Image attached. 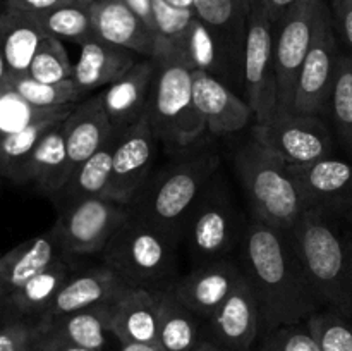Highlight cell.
Masks as SVG:
<instances>
[{"instance_id":"6da1fadb","label":"cell","mask_w":352,"mask_h":351,"mask_svg":"<svg viewBox=\"0 0 352 351\" xmlns=\"http://www.w3.org/2000/svg\"><path fill=\"white\" fill-rule=\"evenodd\" d=\"M243 270L256 292L261 312V336L301 323L322 310L289 233L251 219L241 236Z\"/></svg>"},{"instance_id":"7a4b0ae2","label":"cell","mask_w":352,"mask_h":351,"mask_svg":"<svg viewBox=\"0 0 352 351\" xmlns=\"http://www.w3.org/2000/svg\"><path fill=\"white\" fill-rule=\"evenodd\" d=\"M340 217L308 209L289 236L322 306L352 319V227Z\"/></svg>"},{"instance_id":"3957f363","label":"cell","mask_w":352,"mask_h":351,"mask_svg":"<svg viewBox=\"0 0 352 351\" xmlns=\"http://www.w3.org/2000/svg\"><path fill=\"white\" fill-rule=\"evenodd\" d=\"M219 165V153L210 148L172 160L151 181L148 179L131 202V213L181 240L189 213L217 176Z\"/></svg>"},{"instance_id":"277c9868","label":"cell","mask_w":352,"mask_h":351,"mask_svg":"<svg viewBox=\"0 0 352 351\" xmlns=\"http://www.w3.org/2000/svg\"><path fill=\"white\" fill-rule=\"evenodd\" d=\"M153 95L148 119L158 141L170 150H186L206 133V124L192 96V67L177 45L158 36Z\"/></svg>"},{"instance_id":"5b68a950","label":"cell","mask_w":352,"mask_h":351,"mask_svg":"<svg viewBox=\"0 0 352 351\" xmlns=\"http://www.w3.org/2000/svg\"><path fill=\"white\" fill-rule=\"evenodd\" d=\"M234 167L253 219L289 233L306 212L289 165L251 138L237 148Z\"/></svg>"},{"instance_id":"8992f818","label":"cell","mask_w":352,"mask_h":351,"mask_svg":"<svg viewBox=\"0 0 352 351\" xmlns=\"http://www.w3.org/2000/svg\"><path fill=\"white\" fill-rule=\"evenodd\" d=\"M177 243L131 213L103 248L102 258L131 288L167 291L177 282Z\"/></svg>"},{"instance_id":"52a82bcc","label":"cell","mask_w":352,"mask_h":351,"mask_svg":"<svg viewBox=\"0 0 352 351\" xmlns=\"http://www.w3.org/2000/svg\"><path fill=\"white\" fill-rule=\"evenodd\" d=\"M57 209L58 217L52 233L69 257L102 253L113 234L131 217L129 206L105 196L78 200Z\"/></svg>"},{"instance_id":"ba28073f","label":"cell","mask_w":352,"mask_h":351,"mask_svg":"<svg viewBox=\"0 0 352 351\" xmlns=\"http://www.w3.org/2000/svg\"><path fill=\"white\" fill-rule=\"evenodd\" d=\"M243 233L236 205L226 184L215 176L186 222L184 234L189 251L198 265L226 258Z\"/></svg>"},{"instance_id":"9c48e42d","label":"cell","mask_w":352,"mask_h":351,"mask_svg":"<svg viewBox=\"0 0 352 351\" xmlns=\"http://www.w3.org/2000/svg\"><path fill=\"white\" fill-rule=\"evenodd\" d=\"M327 6L323 0H298L274 24V61L278 110L292 112L296 83Z\"/></svg>"},{"instance_id":"30bf717a","label":"cell","mask_w":352,"mask_h":351,"mask_svg":"<svg viewBox=\"0 0 352 351\" xmlns=\"http://www.w3.org/2000/svg\"><path fill=\"white\" fill-rule=\"evenodd\" d=\"M274 40V23L256 0H250L244 43V93L256 124L268 120L278 110Z\"/></svg>"},{"instance_id":"8fae6325","label":"cell","mask_w":352,"mask_h":351,"mask_svg":"<svg viewBox=\"0 0 352 351\" xmlns=\"http://www.w3.org/2000/svg\"><path fill=\"white\" fill-rule=\"evenodd\" d=\"M253 138L287 165H306L332 157L333 138L322 117L277 110L253 127Z\"/></svg>"},{"instance_id":"7c38bea8","label":"cell","mask_w":352,"mask_h":351,"mask_svg":"<svg viewBox=\"0 0 352 351\" xmlns=\"http://www.w3.org/2000/svg\"><path fill=\"white\" fill-rule=\"evenodd\" d=\"M339 57V43L327 7L320 17L311 48L299 71L292 112L318 117L329 112Z\"/></svg>"},{"instance_id":"4fadbf2b","label":"cell","mask_w":352,"mask_h":351,"mask_svg":"<svg viewBox=\"0 0 352 351\" xmlns=\"http://www.w3.org/2000/svg\"><path fill=\"white\" fill-rule=\"evenodd\" d=\"M157 148L158 138L155 136L148 116L140 123L119 131L113 148L112 181L107 198L129 206L150 179L157 158Z\"/></svg>"},{"instance_id":"5bb4252c","label":"cell","mask_w":352,"mask_h":351,"mask_svg":"<svg viewBox=\"0 0 352 351\" xmlns=\"http://www.w3.org/2000/svg\"><path fill=\"white\" fill-rule=\"evenodd\" d=\"M306 210L315 209L336 215L352 212V164L327 157L306 165H289Z\"/></svg>"},{"instance_id":"9a60e30c","label":"cell","mask_w":352,"mask_h":351,"mask_svg":"<svg viewBox=\"0 0 352 351\" xmlns=\"http://www.w3.org/2000/svg\"><path fill=\"white\" fill-rule=\"evenodd\" d=\"M243 275L241 265L229 258H219L196 265V268L172 286L170 291L196 317L210 319Z\"/></svg>"},{"instance_id":"2e32d148","label":"cell","mask_w":352,"mask_h":351,"mask_svg":"<svg viewBox=\"0 0 352 351\" xmlns=\"http://www.w3.org/2000/svg\"><path fill=\"white\" fill-rule=\"evenodd\" d=\"M208 320L213 339L220 346L229 351L251 350L258 336H261V312L256 292L246 274Z\"/></svg>"},{"instance_id":"e0dca14e","label":"cell","mask_w":352,"mask_h":351,"mask_svg":"<svg viewBox=\"0 0 352 351\" xmlns=\"http://www.w3.org/2000/svg\"><path fill=\"white\" fill-rule=\"evenodd\" d=\"M131 286L116 274L109 265H98L79 274H72L50 303L38 322L48 323L55 319L81 312L98 305H112Z\"/></svg>"},{"instance_id":"ac0fdd59","label":"cell","mask_w":352,"mask_h":351,"mask_svg":"<svg viewBox=\"0 0 352 351\" xmlns=\"http://www.w3.org/2000/svg\"><path fill=\"white\" fill-rule=\"evenodd\" d=\"M192 96L206 124V133L229 136L244 129L254 114L250 103L215 76L192 69Z\"/></svg>"},{"instance_id":"d6986e66","label":"cell","mask_w":352,"mask_h":351,"mask_svg":"<svg viewBox=\"0 0 352 351\" xmlns=\"http://www.w3.org/2000/svg\"><path fill=\"white\" fill-rule=\"evenodd\" d=\"M155 78L157 62L144 57L140 58L119 81L103 89V107L116 131L126 129L148 116Z\"/></svg>"},{"instance_id":"ffe728a7","label":"cell","mask_w":352,"mask_h":351,"mask_svg":"<svg viewBox=\"0 0 352 351\" xmlns=\"http://www.w3.org/2000/svg\"><path fill=\"white\" fill-rule=\"evenodd\" d=\"M69 158V178L86 158L98 151L117 133L103 107L102 93L89 95L76 103L72 112L62 123Z\"/></svg>"},{"instance_id":"44dd1931","label":"cell","mask_w":352,"mask_h":351,"mask_svg":"<svg viewBox=\"0 0 352 351\" xmlns=\"http://www.w3.org/2000/svg\"><path fill=\"white\" fill-rule=\"evenodd\" d=\"M95 36L127 48L143 57H153L158 38L124 0H96L89 6Z\"/></svg>"},{"instance_id":"7402d4cb","label":"cell","mask_w":352,"mask_h":351,"mask_svg":"<svg viewBox=\"0 0 352 351\" xmlns=\"http://www.w3.org/2000/svg\"><path fill=\"white\" fill-rule=\"evenodd\" d=\"M138 61L140 55L134 52L93 36L81 43V54L74 64L72 81L89 95L96 88L119 81Z\"/></svg>"},{"instance_id":"603a6c76","label":"cell","mask_w":352,"mask_h":351,"mask_svg":"<svg viewBox=\"0 0 352 351\" xmlns=\"http://www.w3.org/2000/svg\"><path fill=\"white\" fill-rule=\"evenodd\" d=\"M158 292L129 288L110 306V332L120 344L158 343Z\"/></svg>"},{"instance_id":"cb8c5ba5","label":"cell","mask_w":352,"mask_h":351,"mask_svg":"<svg viewBox=\"0 0 352 351\" xmlns=\"http://www.w3.org/2000/svg\"><path fill=\"white\" fill-rule=\"evenodd\" d=\"M65 255L50 231L23 241L0 257V299L23 288L30 279Z\"/></svg>"},{"instance_id":"d4e9b609","label":"cell","mask_w":352,"mask_h":351,"mask_svg":"<svg viewBox=\"0 0 352 351\" xmlns=\"http://www.w3.org/2000/svg\"><path fill=\"white\" fill-rule=\"evenodd\" d=\"M172 43L177 45L186 61L196 71L215 76L227 86L230 83H243L244 86L243 67L234 61L229 50L198 17H195L188 30L181 34V38Z\"/></svg>"},{"instance_id":"484cf974","label":"cell","mask_w":352,"mask_h":351,"mask_svg":"<svg viewBox=\"0 0 352 351\" xmlns=\"http://www.w3.org/2000/svg\"><path fill=\"white\" fill-rule=\"evenodd\" d=\"M62 123L50 127L38 141L21 176V184H31L50 200L64 188L69 179V158Z\"/></svg>"},{"instance_id":"4316f807","label":"cell","mask_w":352,"mask_h":351,"mask_svg":"<svg viewBox=\"0 0 352 351\" xmlns=\"http://www.w3.org/2000/svg\"><path fill=\"white\" fill-rule=\"evenodd\" d=\"M110 306L98 305L81 312L55 319L48 323H40L41 336L45 341L67 343L88 348L95 351H105L110 332Z\"/></svg>"},{"instance_id":"83f0119b","label":"cell","mask_w":352,"mask_h":351,"mask_svg":"<svg viewBox=\"0 0 352 351\" xmlns=\"http://www.w3.org/2000/svg\"><path fill=\"white\" fill-rule=\"evenodd\" d=\"M192 10L244 71L250 0H195Z\"/></svg>"},{"instance_id":"f1b7e54d","label":"cell","mask_w":352,"mask_h":351,"mask_svg":"<svg viewBox=\"0 0 352 351\" xmlns=\"http://www.w3.org/2000/svg\"><path fill=\"white\" fill-rule=\"evenodd\" d=\"M47 33L31 14L7 9L0 12V48L6 57L10 78L30 71L34 54Z\"/></svg>"},{"instance_id":"f546056e","label":"cell","mask_w":352,"mask_h":351,"mask_svg":"<svg viewBox=\"0 0 352 351\" xmlns=\"http://www.w3.org/2000/svg\"><path fill=\"white\" fill-rule=\"evenodd\" d=\"M117 134H119V131L98 151H95L91 157L86 158L81 165L76 167L64 188L52 198L55 205L62 206L78 202V200L95 198V196H105L107 198L110 181H112V160Z\"/></svg>"},{"instance_id":"4dcf8cb0","label":"cell","mask_w":352,"mask_h":351,"mask_svg":"<svg viewBox=\"0 0 352 351\" xmlns=\"http://www.w3.org/2000/svg\"><path fill=\"white\" fill-rule=\"evenodd\" d=\"M71 258L72 257H69V255H62L54 264L48 265L45 270H41L40 274L30 279L23 288L17 289L16 292L9 295L7 298L0 299V301H6L7 305L16 308L23 317L38 320L47 312V308L54 301L62 286L74 274Z\"/></svg>"},{"instance_id":"1f68e13d","label":"cell","mask_w":352,"mask_h":351,"mask_svg":"<svg viewBox=\"0 0 352 351\" xmlns=\"http://www.w3.org/2000/svg\"><path fill=\"white\" fill-rule=\"evenodd\" d=\"M76 105H69L52 116L43 117L16 133L0 134V176L21 184L23 169L30 158L31 151L38 145V141L45 136L50 127L62 123Z\"/></svg>"},{"instance_id":"d6a6232c","label":"cell","mask_w":352,"mask_h":351,"mask_svg":"<svg viewBox=\"0 0 352 351\" xmlns=\"http://www.w3.org/2000/svg\"><path fill=\"white\" fill-rule=\"evenodd\" d=\"M198 343L195 313L170 289L158 292V344L165 351H192Z\"/></svg>"},{"instance_id":"836d02e7","label":"cell","mask_w":352,"mask_h":351,"mask_svg":"<svg viewBox=\"0 0 352 351\" xmlns=\"http://www.w3.org/2000/svg\"><path fill=\"white\" fill-rule=\"evenodd\" d=\"M16 95H19L24 102L38 109H55V107L74 105L88 98L82 89L76 86L72 79L62 83H41L33 79L31 76H17L10 78L7 83Z\"/></svg>"},{"instance_id":"e575fe53","label":"cell","mask_w":352,"mask_h":351,"mask_svg":"<svg viewBox=\"0 0 352 351\" xmlns=\"http://www.w3.org/2000/svg\"><path fill=\"white\" fill-rule=\"evenodd\" d=\"M31 16L36 19L45 33L58 40L76 41L81 45L82 41L95 36L89 7L81 6V3H65V6L45 10V12L31 14Z\"/></svg>"},{"instance_id":"d590c367","label":"cell","mask_w":352,"mask_h":351,"mask_svg":"<svg viewBox=\"0 0 352 351\" xmlns=\"http://www.w3.org/2000/svg\"><path fill=\"white\" fill-rule=\"evenodd\" d=\"M329 112L337 136L352 158V55L340 54Z\"/></svg>"},{"instance_id":"8d00e7d4","label":"cell","mask_w":352,"mask_h":351,"mask_svg":"<svg viewBox=\"0 0 352 351\" xmlns=\"http://www.w3.org/2000/svg\"><path fill=\"white\" fill-rule=\"evenodd\" d=\"M320 351H352V322L336 310H318L305 320Z\"/></svg>"},{"instance_id":"74e56055","label":"cell","mask_w":352,"mask_h":351,"mask_svg":"<svg viewBox=\"0 0 352 351\" xmlns=\"http://www.w3.org/2000/svg\"><path fill=\"white\" fill-rule=\"evenodd\" d=\"M74 64L69 58L62 40L47 34L34 54L28 76L41 83H62L72 79Z\"/></svg>"},{"instance_id":"f35d334b","label":"cell","mask_w":352,"mask_h":351,"mask_svg":"<svg viewBox=\"0 0 352 351\" xmlns=\"http://www.w3.org/2000/svg\"><path fill=\"white\" fill-rule=\"evenodd\" d=\"M76 105V103H74ZM69 107V105H65ZM65 107H55V109H38L24 102L19 95L12 92L9 86H6L0 95V134L16 133L43 117L52 116Z\"/></svg>"},{"instance_id":"ab89813d","label":"cell","mask_w":352,"mask_h":351,"mask_svg":"<svg viewBox=\"0 0 352 351\" xmlns=\"http://www.w3.org/2000/svg\"><path fill=\"white\" fill-rule=\"evenodd\" d=\"M41 327L36 319L21 317L0 330V351H40Z\"/></svg>"},{"instance_id":"60d3db41","label":"cell","mask_w":352,"mask_h":351,"mask_svg":"<svg viewBox=\"0 0 352 351\" xmlns=\"http://www.w3.org/2000/svg\"><path fill=\"white\" fill-rule=\"evenodd\" d=\"M260 351H320L305 322L278 327L263 336Z\"/></svg>"},{"instance_id":"b9f144b4","label":"cell","mask_w":352,"mask_h":351,"mask_svg":"<svg viewBox=\"0 0 352 351\" xmlns=\"http://www.w3.org/2000/svg\"><path fill=\"white\" fill-rule=\"evenodd\" d=\"M153 17L157 36L175 41L188 30L196 14L192 9H181L165 0H153Z\"/></svg>"},{"instance_id":"7bdbcfd3","label":"cell","mask_w":352,"mask_h":351,"mask_svg":"<svg viewBox=\"0 0 352 351\" xmlns=\"http://www.w3.org/2000/svg\"><path fill=\"white\" fill-rule=\"evenodd\" d=\"M74 3V0H6L7 9L19 10L26 14H40L45 10L55 9V7Z\"/></svg>"},{"instance_id":"ee69618b","label":"cell","mask_w":352,"mask_h":351,"mask_svg":"<svg viewBox=\"0 0 352 351\" xmlns=\"http://www.w3.org/2000/svg\"><path fill=\"white\" fill-rule=\"evenodd\" d=\"M124 2H126L127 7L143 21L144 26L157 36V28H155L153 17V0H124Z\"/></svg>"},{"instance_id":"f6af8a7d","label":"cell","mask_w":352,"mask_h":351,"mask_svg":"<svg viewBox=\"0 0 352 351\" xmlns=\"http://www.w3.org/2000/svg\"><path fill=\"white\" fill-rule=\"evenodd\" d=\"M258 6L267 12V16L270 17L272 23H278L282 16L294 6L298 0H256Z\"/></svg>"},{"instance_id":"bcb514c9","label":"cell","mask_w":352,"mask_h":351,"mask_svg":"<svg viewBox=\"0 0 352 351\" xmlns=\"http://www.w3.org/2000/svg\"><path fill=\"white\" fill-rule=\"evenodd\" d=\"M336 19L340 28V33H342L344 40H346L347 47H349L352 52V3H349L344 10H340L339 14H336Z\"/></svg>"},{"instance_id":"7dc6e473","label":"cell","mask_w":352,"mask_h":351,"mask_svg":"<svg viewBox=\"0 0 352 351\" xmlns=\"http://www.w3.org/2000/svg\"><path fill=\"white\" fill-rule=\"evenodd\" d=\"M40 351H95V350H88V348L76 346V344L54 343V341H45L43 336H41Z\"/></svg>"},{"instance_id":"c3c4849f","label":"cell","mask_w":352,"mask_h":351,"mask_svg":"<svg viewBox=\"0 0 352 351\" xmlns=\"http://www.w3.org/2000/svg\"><path fill=\"white\" fill-rule=\"evenodd\" d=\"M21 317L23 315H21L16 308L7 305L6 301H0V330H2L6 326H9L10 322H14V320L21 319Z\"/></svg>"},{"instance_id":"681fc988","label":"cell","mask_w":352,"mask_h":351,"mask_svg":"<svg viewBox=\"0 0 352 351\" xmlns=\"http://www.w3.org/2000/svg\"><path fill=\"white\" fill-rule=\"evenodd\" d=\"M119 351H165L158 343H127L120 344Z\"/></svg>"},{"instance_id":"f907efd6","label":"cell","mask_w":352,"mask_h":351,"mask_svg":"<svg viewBox=\"0 0 352 351\" xmlns=\"http://www.w3.org/2000/svg\"><path fill=\"white\" fill-rule=\"evenodd\" d=\"M10 74H9V67H7L6 57H3V52L0 48V88H6L7 83H9Z\"/></svg>"},{"instance_id":"816d5d0a","label":"cell","mask_w":352,"mask_h":351,"mask_svg":"<svg viewBox=\"0 0 352 351\" xmlns=\"http://www.w3.org/2000/svg\"><path fill=\"white\" fill-rule=\"evenodd\" d=\"M192 351H229V350L220 346V344L215 343V341H199Z\"/></svg>"},{"instance_id":"f5cc1de1","label":"cell","mask_w":352,"mask_h":351,"mask_svg":"<svg viewBox=\"0 0 352 351\" xmlns=\"http://www.w3.org/2000/svg\"><path fill=\"white\" fill-rule=\"evenodd\" d=\"M165 2L172 3L175 7H181V9H192L195 7V0H165Z\"/></svg>"},{"instance_id":"db71d44e","label":"cell","mask_w":352,"mask_h":351,"mask_svg":"<svg viewBox=\"0 0 352 351\" xmlns=\"http://www.w3.org/2000/svg\"><path fill=\"white\" fill-rule=\"evenodd\" d=\"M349 3H352V0H332V9H333V14H339L340 10L346 9Z\"/></svg>"},{"instance_id":"11a10c76","label":"cell","mask_w":352,"mask_h":351,"mask_svg":"<svg viewBox=\"0 0 352 351\" xmlns=\"http://www.w3.org/2000/svg\"><path fill=\"white\" fill-rule=\"evenodd\" d=\"M74 2H76V3H81V6L89 7L93 2H96V0H74Z\"/></svg>"},{"instance_id":"9f6ffc18","label":"cell","mask_w":352,"mask_h":351,"mask_svg":"<svg viewBox=\"0 0 352 351\" xmlns=\"http://www.w3.org/2000/svg\"><path fill=\"white\" fill-rule=\"evenodd\" d=\"M346 219H347V222H349L351 227H352V212L349 213V215H346Z\"/></svg>"},{"instance_id":"6f0895ef","label":"cell","mask_w":352,"mask_h":351,"mask_svg":"<svg viewBox=\"0 0 352 351\" xmlns=\"http://www.w3.org/2000/svg\"><path fill=\"white\" fill-rule=\"evenodd\" d=\"M2 92H3V88H0V95H2Z\"/></svg>"}]
</instances>
